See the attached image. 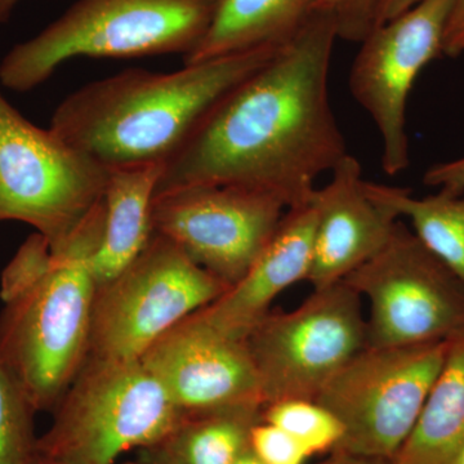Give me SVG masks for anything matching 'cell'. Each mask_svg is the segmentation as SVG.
<instances>
[{
    "mask_svg": "<svg viewBox=\"0 0 464 464\" xmlns=\"http://www.w3.org/2000/svg\"><path fill=\"white\" fill-rule=\"evenodd\" d=\"M464 53V0H454L445 32L442 54L458 57Z\"/></svg>",
    "mask_w": 464,
    "mask_h": 464,
    "instance_id": "26",
    "label": "cell"
},
{
    "mask_svg": "<svg viewBox=\"0 0 464 464\" xmlns=\"http://www.w3.org/2000/svg\"><path fill=\"white\" fill-rule=\"evenodd\" d=\"M116 464H150L148 460L142 459V458H140L139 460H130V462H124V463H116Z\"/></svg>",
    "mask_w": 464,
    "mask_h": 464,
    "instance_id": "33",
    "label": "cell"
},
{
    "mask_svg": "<svg viewBox=\"0 0 464 464\" xmlns=\"http://www.w3.org/2000/svg\"><path fill=\"white\" fill-rule=\"evenodd\" d=\"M32 464H63L57 462V460L51 459V458L42 456L36 451L35 457H34Z\"/></svg>",
    "mask_w": 464,
    "mask_h": 464,
    "instance_id": "31",
    "label": "cell"
},
{
    "mask_svg": "<svg viewBox=\"0 0 464 464\" xmlns=\"http://www.w3.org/2000/svg\"><path fill=\"white\" fill-rule=\"evenodd\" d=\"M420 2V0H378L374 27L389 23Z\"/></svg>",
    "mask_w": 464,
    "mask_h": 464,
    "instance_id": "27",
    "label": "cell"
},
{
    "mask_svg": "<svg viewBox=\"0 0 464 464\" xmlns=\"http://www.w3.org/2000/svg\"><path fill=\"white\" fill-rule=\"evenodd\" d=\"M216 0H76L63 16L0 63V83L29 92L75 57L190 53L206 35Z\"/></svg>",
    "mask_w": 464,
    "mask_h": 464,
    "instance_id": "4",
    "label": "cell"
},
{
    "mask_svg": "<svg viewBox=\"0 0 464 464\" xmlns=\"http://www.w3.org/2000/svg\"><path fill=\"white\" fill-rule=\"evenodd\" d=\"M35 414L25 391L0 359V464H32L38 441Z\"/></svg>",
    "mask_w": 464,
    "mask_h": 464,
    "instance_id": "22",
    "label": "cell"
},
{
    "mask_svg": "<svg viewBox=\"0 0 464 464\" xmlns=\"http://www.w3.org/2000/svg\"><path fill=\"white\" fill-rule=\"evenodd\" d=\"M369 198L411 221V230L464 283V195L439 190L426 198L411 190L364 182Z\"/></svg>",
    "mask_w": 464,
    "mask_h": 464,
    "instance_id": "20",
    "label": "cell"
},
{
    "mask_svg": "<svg viewBox=\"0 0 464 464\" xmlns=\"http://www.w3.org/2000/svg\"><path fill=\"white\" fill-rule=\"evenodd\" d=\"M103 200L34 282L3 298L0 359L39 411H53L91 348L97 283L92 258L102 239Z\"/></svg>",
    "mask_w": 464,
    "mask_h": 464,
    "instance_id": "3",
    "label": "cell"
},
{
    "mask_svg": "<svg viewBox=\"0 0 464 464\" xmlns=\"http://www.w3.org/2000/svg\"><path fill=\"white\" fill-rule=\"evenodd\" d=\"M342 282L368 302V347L464 338V283L400 219L383 249Z\"/></svg>",
    "mask_w": 464,
    "mask_h": 464,
    "instance_id": "9",
    "label": "cell"
},
{
    "mask_svg": "<svg viewBox=\"0 0 464 464\" xmlns=\"http://www.w3.org/2000/svg\"><path fill=\"white\" fill-rule=\"evenodd\" d=\"M319 0H216L206 35L185 65L258 48L283 47L315 14Z\"/></svg>",
    "mask_w": 464,
    "mask_h": 464,
    "instance_id": "17",
    "label": "cell"
},
{
    "mask_svg": "<svg viewBox=\"0 0 464 464\" xmlns=\"http://www.w3.org/2000/svg\"><path fill=\"white\" fill-rule=\"evenodd\" d=\"M315 228L316 210L311 201L286 210L273 239L246 276L200 310L204 319L225 334L244 340L270 313L277 295L307 280Z\"/></svg>",
    "mask_w": 464,
    "mask_h": 464,
    "instance_id": "15",
    "label": "cell"
},
{
    "mask_svg": "<svg viewBox=\"0 0 464 464\" xmlns=\"http://www.w3.org/2000/svg\"><path fill=\"white\" fill-rule=\"evenodd\" d=\"M337 32L315 11L265 66L222 97L161 169L155 197L190 186H240L286 208L310 203L317 177L348 154L329 76Z\"/></svg>",
    "mask_w": 464,
    "mask_h": 464,
    "instance_id": "1",
    "label": "cell"
},
{
    "mask_svg": "<svg viewBox=\"0 0 464 464\" xmlns=\"http://www.w3.org/2000/svg\"><path fill=\"white\" fill-rule=\"evenodd\" d=\"M364 182L359 161L347 154L333 168L331 181L314 192L316 228L306 280L314 290L346 279L392 237L398 215L369 198Z\"/></svg>",
    "mask_w": 464,
    "mask_h": 464,
    "instance_id": "14",
    "label": "cell"
},
{
    "mask_svg": "<svg viewBox=\"0 0 464 464\" xmlns=\"http://www.w3.org/2000/svg\"><path fill=\"white\" fill-rule=\"evenodd\" d=\"M250 450L265 464H304L310 458L297 440L265 420L253 427Z\"/></svg>",
    "mask_w": 464,
    "mask_h": 464,
    "instance_id": "24",
    "label": "cell"
},
{
    "mask_svg": "<svg viewBox=\"0 0 464 464\" xmlns=\"http://www.w3.org/2000/svg\"><path fill=\"white\" fill-rule=\"evenodd\" d=\"M108 169L24 118L0 92V222L30 225L58 252L102 203Z\"/></svg>",
    "mask_w": 464,
    "mask_h": 464,
    "instance_id": "6",
    "label": "cell"
},
{
    "mask_svg": "<svg viewBox=\"0 0 464 464\" xmlns=\"http://www.w3.org/2000/svg\"><path fill=\"white\" fill-rule=\"evenodd\" d=\"M262 420L288 432L310 457L332 453L343 436L340 420L315 400H283L266 405Z\"/></svg>",
    "mask_w": 464,
    "mask_h": 464,
    "instance_id": "21",
    "label": "cell"
},
{
    "mask_svg": "<svg viewBox=\"0 0 464 464\" xmlns=\"http://www.w3.org/2000/svg\"><path fill=\"white\" fill-rule=\"evenodd\" d=\"M183 414L141 360L90 356L36 451L63 464H116L125 451L157 445Z\"/></svg>",
    "mask_w": 464,
    "mask_h": 464,
    "instance_id": "5",
    "label": "cell"
},
{
    "mask_svg": "<svg viewBox=\"0 0 464 464\" xmlns=\"http://www.w3.org/2000/svg\"><path fill=\"white\" fill-rule=\"evenodd\" d=\"M285 204L240 186H190L157 195L154 234L228 286L240 282L273 239Z\"/></svg>",
    "mask_w": 464,
    "mask_h": 464,
    "instance_id": "11",
    "label": "cell"
},
{
    "mask_svg": "<svg viewBox=\"0 0 464 464\" xmlns=\"http://www.w3.org/2000/svg\"><path fill=\"white\" fill-rule=\"evenodd\" d=\"M234 464H265L262 463L261 460L258 459L255 454L252 453V450L246 451V454H243Z\"/></svg>",
    "mask_w": 464,
    "mask_h": 464,
    "instance_id": "30",
    "label": "cell"
},
{
    "mask_svg": "<svg viewBox=\"0 0 464 464\" xmlns=\"http://www.w3.org/2000/svg\"><path fill=\"white\" fill-rule=\"evenodd\" d=\"M323 464H393L391 459H382V458H369L362 456H353V454L344 453V451H332L331 457Z\"/></svg>",
    "mask_w": 464,
    "mask_h": 464,
    "instance_id": "28",
    "label": "cell"
},
{
    "mask_svg": "<svg viewBox=\"0 0 464 464\" xmlns=\"http://www.w3.org/2000/svg\"><path fill=\"white\" fill-rule=\"evenodd\" d=\"M228 288L166 237L154 234L132 264L97 286L90 356L140 359L161 335Z\"/></svg>",
    "mask_w": 464,
    "mask_h": 464,
    "instance_id": "8",
    "label": "cell"
},
{
    "mask_svg": "<svg viewBox=\"0 0 464 464\" xmlns=\"http://www.w3.org/2000/svg\"><path fill=\"white\" fill-rule=\"evenodd\" d=\"M261 405L185 413L157 445L141 450L150 464H234L250 450V433L262 420Z\"/></svg>",
    "mask_w": 464,
    "mask_h": 464,
    "instance_id": "18",
    "label": "cell"
},
{
    "mask_svg": "<svg viewBox=\"0 0 464 464\" xmlns=\"http://www.w3.org/2000/svg\"><path fill=\"white\" fill-rule=\"evenodd\" d=\"M453 464H464V445L463 448L460 449L459 454H458L456 459H454Z\"/></svg>",
    "mask_w": 464,
    "mask_h": 464,
    "instance_id": "32",
    "label": "cell"
},
{
    "mask_svg": "<svg viewBox=\"0 0 464 464\" xmlns=\"http://www.w3.org/2000/svg\"><path fill=\"white\" fill-rule=\"evenodd\" d=\"M140 360L183 413L265 406L246 341L218 331L200 311L161 335Z\"/></svg>",
    "mask_w": 464,
    "mask_h": 464,
    "instance_id": "13",
    "label": "cell"
},
{
    "mask_svg": "<svg viewBox=\"0 0 464 464\" xmlns=\"http://www.w3.org/2000/svg\"><path fill=\"white\" fill-rule=\"evenodd\" d=\"M453 5L454 0H420L375 26L360 43L348 87L380 132L382 169L387 176H396L411 164L406 103L418 75L442 54Z\"/></svg>",
    "mask_w": 464,
    "mask_h": 464,
    "instance_id": "12",
    "label": "cell"
},
{
    "mask_svg": "<svg viewBox=\"0 0 464 464\" xmlns=\"http://www.w3.org/2000/svg\"><path fill=\"white\" fill-rule=\"evenodd\" d=\"M423 182L430 188L464 195V158L430 167L424 173Z\"/></svg>",
    "mask_w": 464,
    "mask_h": 464,
    "instance_id": "25",
    "label": "cell"
},
{
    "mask_svg": "<svg viewBox=\"0 0 464 464\" xmlns=\"http://www.w3.org/2000/svg\"><path fill=\"white\" fill-rule=\"evenodd\" d=\"M378 0H319L316 11L331 14L337 38L362 43L374 29Z\"/></svg>",
    "mask_w": 464,
    "mask_h": 464,
    "instance_id": "23",
    "label": "cell"
},
{
    "mask_svg": "<svg viewBox=\"0 0 464 464\" xmlns=\"http://www.w3.org/2000/svg\"><path fill=\"white\" fill-rule=\"evenodd\" d=\"M21 0H0V24L8 23Z\"/></svg>",
    "mask_w": 464,
    "mask_h": 464,
    "instance_id": "29",
    "label": "cell"
},
{
    "mask_svg": "<svg viewBox=\"0 0 464 464\" xmlns=\"http://www.w3.org/2000/svg\"><path fill=\"white\" fill-rule=\"evenodd\" d=\"M464 445V338L453 342L393 464H453Z\"/></svg>",
    "mask_w": 464,
    "mask_h": 464,
    "instance_id": "19",
    "label": "cell"
},
{
    "mask_svg": "<svg viewBox=\"0 0 464 464\" xmlns=\"http://www.w3.org/2000/svg\"><path fill=\"white\" fill-rule=\"evenodd\" d=\"M453 342L366 347L316 396L343 436L333 451L392 459L414 429Z\"/></svg>",
    "mask_w": 464,
    "mask_h": 464,
    "instance_id": "7",
    "label": "cell"
},
{
    "mask_svg": "<svg viewBox=\"0 0 464 464\" xmlns=\"http://www.w3.org/2000/svg\"><path fill=\"white\" fill-rule=\"evenodd\" d=\"M264 404L315 400L326 382L368 347L362 297L344 282L314 290L289 313H270L244 338Z\"/></svg>",
    "mask_w": 464,
    "mask_h": 464,
    "instance_id": "10",
    "label": "cell"
},
{
    "mask_svg": "<svg viewBox=\"0 0 464 464\" xmlns=\"http://www.w3.org/2000/svg\"><path fill=\"white\" fill-rule=\"evenodd\" d=\"M280 48H258L173 72L130 69L92 82L58 105L50 130L106 169L164 166L213 106Z\"/></svg>",
    "mask_w": 464,
    "mask_h": 464,
    "instance_id": "2",
    "label": "cell"
},
{
    "mask_svg": "<svg viewBox=\"0 0 464 464\" xmlns=\"http://www.w3.org/2000/svg\"><path fill=\"white\" fill-rule=\"evenodd\" d=\"M161 164L109 168L102 239L92 258L97 286L132 264L154 237L152 206Z\"/></svg>",
    "mask_w": 464,
    "mask_h": 464,
    "instance_id": "16",
    "label": "cell"
}]
</instances>
